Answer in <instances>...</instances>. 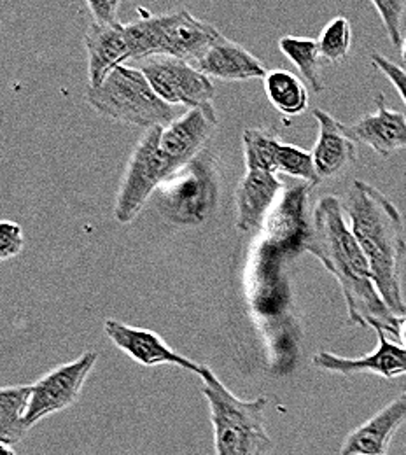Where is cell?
<instances>
[{
    "label": "cell",
    "mask_w": 406,
    "mask_h": 455,
    "mask_svg": "<svg viewBox=\"0 0 406 455\" xmlns=\"http://www.w3.org/2000/svg\"><path fill=\"white\" fill-rule=\"evenodd\" d=\"M387 32L391 44L396 48L403 46V14H405L406 0H370Z\"/></svg>",
    "instance_id": "25"
},
{
    "label": "cell",
    "mask_w": 406,
    "mask_h": 455,
    "mask_svg": "<svg viewBox=\"0 0 406 455\" xmlns=\"http://www.w3.org/2000/svg\"><path fill=\"white\" fill-rule=\"evenodd\" d=\"M140 18L124 25L133 60L175 57L191 65L221 34L214 25L196 20L189 11L179 9L171 14L155 16L139 9Z\"/></svg>",
    "instance_id": "4"
},
{
    "label": "cell",
    "mask_w": 406,
    "mask_h": 455,
    "mask_svg": "<svg viewBox=\"0 0 406 455\" xmlns=\"http://www.w3.org/2000/svg\"><path fill=\"white\" fill-rule=\"evenodd\" d=\"M284 191V182L277 173L247 171L236 186V228L240 231H256L265 227L270 212Z\"/></svg>",
    "instance_id": "15"
},
{
    "label": "cell",
    "mask_w": 406,
    "mask_h": 455,
    "mask_svg": "<svg viewBox=\"0 0 406 455\" xmlns=\"http://www.w3.org/2000/svg\"><path fill=\"white\" fill-rule=\"evenodd\" d=\"M346 216L342 200L333 195L319 198L312 212V228L305 251L319 258L340 284L350 324L382 330L394 339L400 317L384 303L364 251L348 227Z\"/></svg>",
    "instance_id": "1"
},
{
    "label": "cell",
    "mask_w": 406,
    "mask_h": 455,
    "mask_svg": "<svg viewBox=\"0 0 406 455\" xmlns=\"http://www.w3.org/2000/svg\"><path fill=\"white\" fill-rule=\"evenodd\" d=\"M86 100L104 117L146 130L175 121L172 106L156 95L144 72L126 65L117 67L100 86L88 88Z\"/></svg>",
    "instance_id": "6"
},
{
    "label": "cell",
    "mask_w": 406,
    "mask_h": 455,
    "mask_svg": "<svg viewBox=\"0 0 406 455\" xmlns=\"http://www.w3.org/2000/svg\"><path fill=\"white\" fill-rule=\"evenodd\" d=\"M265 92L270 104L284 116L294 117L308 108V90L305 83L288 70H270L265 76Z\"/></svg>",
    "instance_id": "22"
},
{
    "label": "cell",
    "mask_w": 406,
    "mask_h": 455,
    "mask_svg": "<svg viewBox=\"0 0 406 455\" xmlns=\"http://www.w3.org/2000/svg\"><path fill=\"white\" fill-rule=\"evenodd\" d=\"M99 361V352L88 350L76 361L53 368L36 384H32V398L27 411V422L34 427L43 419L60 413L81 396V391Z\"/></svg>",
    "instance_id": "10"
},
{
    "label": "cell",
    "mask_w": 406,
    "mask_h": 455,
    "mask_svg": "<svg viewBox=\"0 0 406 455\" xmlns=\"http://www.w3.org/2000/svg\"><path fill=\"white\" fill-rule=\"evenodd\" d=\"M107 339L123 350L131 361L144 368L155 366H179L195 375L200 373L202 364L191 361L189 357L175 352L174 348L151 330L128 326L116 319H109L104 324Z\"/></svg>",
    "instance_id": "14"
},
{
    "label": "cell",
    "mask_w": 406,
    "mask_h": 455,
    "mask_svg": "<svg viewBox=\"0 0 406 455\" xmlns=\"http://www.w3.org/2000/svg\"><path fill=\"white\" fill-rule=\"evenodd\" d=\"M375 113L362 116L357 123L348 126L350 137L357 144H364L382 158L406 149V116L391 111L386 95L378 93Z\"/></svg>",
    "instance_id": "17"
},
{
    "label": "cell",
    "mask_w": 406,
    "mask_h": 455,
    "mask_svg": "<svg viewBox=\"0 0 406 455\" xmlns=\"http://www.w3.org/2000/svg\"><path fill=\"white\" fill-rule=\"evenodd\" d=\"M23 229L18 223L2 221L0 223V259L7 261L16 258L23 249Z\"/></svg>",
    "instance_id": "26"
},
{
    "label": "cell",
    "mask_w": 406,
    "mask_h": 455,
    "mask_svg": "<svg viewBox=\"0 0 406 455\" xmlns=\"http://www.w3.org/2000/svg\"><path fill=\"white\" fill-rule=\"evenodd\" d=\"M371 63L377 70H380L391 83L393 86L398 90L403 104L406 106V70L403 67H400L398 63H394L393 60H389L380 53H371Z\"/></svg>",
    "instance_id": "27"
},
{
    "label": "cell",
    "mask_w": 406,
    "mask_h": 455,
    "mask_svg": "<svg viewBox=\"0 0 406 455\" xmlns=\"http://www.w3.org/2000/svg\"><path fill=\"white\" fill-rule=\"evenodd\" d=\"M321 57L330 63L344 61L348 57L352 44V27L346 16L333 18L319 37Z\"/></svg>",
    "instance_id": "24"
},
{
    "label": "cell",
    "mask_w": 406,
    "mask_h": 455,
    "mask_svg": "<svg viewBox=\"0 0 406 455\" xmlns=\"http://www.w3.org/2000/svg\"><path fill=\"white\" fill-rule=\"evenodd\" d=\"M279 48L286 57L290 58L292 65L299 70L301 77L308 83L312 92H315V93L324 92L322 77L319 72L321 52H319V43L315 39L288 36L279 41Z\"/></svg>",
    "instance_id": "23"
},
{
    "label": "cell",
    "mask_w": 406,
    "mask_h": 455,
    "mask_svg": "<svg viewBox=\"0 0 406 455\" xmlns=\"http://www.w3.org/2000/svg\"><path fill=\"white\" fill-rule=\"evenodd\" d=\"M90 12L95 20V23H102V25H115L121 23L117 20V11H119V4L121 0H86Z\"/></svg>",
    "instance_id": "28"
},
{
    "label": "cell",
    "mask_w": 406,
    "mask_h": 455,
    "mask_svg": "<svg viewBox=\"0 0 406 455\" xmlns=\"http://www.w3.org/2000/svg\"><path fill=\"white\" fill-rule=\"evenodd\" d=\"M32 398V386H5L0 389V442L14 447L23 442L32 426L27 411Z\"/></svg>",
    "instance_id": "21"
},
{
    "label": "cell",
    "mask_w": 406,
    "mask_h": 455,
    "mask_svg": "<svg viewBox=\"0 0 406 455\" xmlns=\"http://www.w3.org/2000/svg\"><path fill=\"white\" fill-rule=\"evenodd\" d=\"M242 144L247 171L281 172L291 179L308 182L314 188L322 182L312 153L284 144L272 130L247 128L242 135Z\"/></svg>",
    "instance_id": "9"
},
{
    "label": "cell",
    "mask_w": 406,
    "mask_h": 455,
    "mask_svg": "<svg viewBox=\"0 0 406 455\" xmlns=\"http://www.w3.org/2000/svg\"><path fill=\"white\" fill-rule=\"evenodd\" d=\"M218 124L219 121L214 106L205 104L189 109L174 123L165 126L160 140L163 177L169 179L175 172L184 169L202 153H205V148L214 137Z\"/></svg>",
    "instance_id": "11"
},
{
    "label": "cell",
    "mask_w": 406,
    "mask_h": 455,
    "mask_svg": "<svg viewBox=\"0 0 406 455\" xmlns=\"http://www.w3.org/2000/svg\"><path fill=\"white\" fill-rule=\"evenodd\" d=\"M378 345L362 357H342L330 350H321L312 357L315 368L337 375H377L386 380L406 377V348L382 330H375Z\"/></svg>",
    "instance_id": "13"
},
{
    "label": "cell",
    "mask_w": 406,
    "mask_h": 455,
    "mask_svg": "<svg viewBox=\"0 0 406 455\" xmlns=\"http://www.w3.org/2000/svg\"><path fill=\"white\" fill-rule=\"evenodd\" d=\"M394 340L398 341L402 347H405L406 348V315L400 319V324H398V331H396Z\"/></svg>",
    "instance_id": "29"
},
{
    "label": "cell",
    "mask_w": 406,
    "mask_h": 455,
    "mask_svg": "<svg viewBox=\"0 0 406 455\" xmlns=\"http://www.w3.org/2000/svg\"><path fill=\"white\" fill-rule=\"evenodd\" d=\"M160 216L174 227H202L219 202L218 156L202 153L184 169L165 179L156 189Z\"/></svg>",
    "instance_id": "5"
},
{
    "label": "cell",
    "mask_w": 406,
    "mask_h": 455,
    "mask_svg": "<svg viewBox=\"0 0 406 455\" xmlns=\"http://www.w3.org/2000/svg\"><path fill=\"white\" fill-rule=\"evenodd\" d=\"M214 429L216 455H270L274 442L267 431L268 399H240L202 364L198 373Z\"/></svg>",
    "instance_id": "3"
},
{
    "label": "cell",
    "mask_w": 406,
    "mask_h": 455,
    "mask_svg": "<svg viewBox=\"0 0 406 455\" xmlns=\"http://www.w3.org/2000/svg\"><path fill=\"white\" fill-rule=\"evenodd\" d=\"M193 67H196L209 79L221 81H251L268 74L263 61L249 53L238 43L230 41L223 34L203 52Z\"/></svg>",
    "instance_id": "20"
},
{
    "label": "cell",
    "mask_w": 406,
    "mask_h": 455,
    "mask_svg": "<svg viewBox=\"0 0 406 455\" xmlns=\"http://www.w3.org/2000/svg\"><path fill=\"white\" fill-rule=\"evenodd\" d=\"M402 58H403V63H406V37L403 46H402Z\"/></svg>",
    "instance_id": "31"
},
{
    "label": "cell",
    "mask_w": 406,
    "mask_h": 455,
    "mask_svg": "<svg viewBox=\"0 0 406 455\" xmlns=\"http://www.w3.org/2000/svg\"><path fill=\"white\" fill-rule=\"evenodd\" d=\"M140 70L151 83L156 95L171 104H182L189 109L212 104L216 90L189 61L175 57H151L140 61Z\"/></svg>",
    "instance_id": "8"
},
{
    "label": "cell",
    "mask_w": 406,
    "mask_h": 455,
    "mask_svg": "<svg viewBox=\"0 0 406 455\" xmlns=\"http://www.w3.org/2000/svg\"><path fill=\"white\" fill-rule=\"evenodd\" d=\"M88 52V88L100 86L117 67L133 60L123 23H92L84 34Z\"/></svg>",
    "instance_id": "16"
},
{
    "label": "cell",
    "mask_w": 406,
    "mask_h": 455,
    "mask_svg": "<svg viewBox=\"0 0 406 455\" xmlns=\"http://www.w3.org/2000/svg\"><path fill=\"white\" fill-rule=\"evenodd\" d=\"M319 137L312 156L321 179H333L357 162V142L350 137L347 124L322 109H315Z\"/></svg>",
    "instance_id": "19"
},
{
    "label": "cell",
    "mask_w": 406,
    "mask_h": 455,
    "mask_svg": "<svg viewBox=\"0 0 406 455\" xmlns=\"http://www.w3.org/2000/svg\"><path fill=\"white\" fill-rule=\"evenodd\" d=\"M405 424L406 393H402L348 435L340 455H387L394 435Z\"/></svg>",
    "instance_id": "18"
},
{
    "label": "cell",
    "mask_w": 406,
    "mask_h": 455,
    "mask_svg": "<svg viewBox=\"0 0 406 455\" xmlns=\"http://www.w3.org/2000/svg\"><path fill=\"white\" fill-rule=\"evenodd\" d=\"M0 455H16V452H14V449H12L11 445H4V443H2V447H0Z\"/></svg>",
    "instance_id": "30"
},
{
    "label": "cell",
    "mask_w": 406,
    "mask_h": 455,
    "mask_svg": "<svg viewBox=\"0 0 406 455\" xmlns=\"http://www.w3.org/2000/svg\"><path fill=\"white\" fill-rule=\"evenodd\" d=\"M344 209L384 303L396 317H405L402 265L406 238L402 212L380 189L359 179L352 180Z\"/></svg>",
    "instance_id": "2"
},
{
    "label": "cell",
    "mask_w": 406,
    "mask_h": 455,
    "mask_svg": "<svg viewBox=\"0 0 406 455\" xmlns=\"http://www.w3.org/2000/svg\"><path fill=\"white\" fill-rule=\"evenodd\" d=\"M162 132V126L146 130L131 153L115 205V218L121 225H128L139 216L165 179L160 158Z\"/></svg>",
    "instance_id": "7"
},
{
    "label": "cell",
    "mask_w": 406,
    "mask_h": 455,
    "mask_svg": "<svg viewBox=\"0 0 406 455\" xmlns=\"http://www.w3.org/2000/svg\"><path fill=\"white\" fill-rule=\"evenodd\" d=\"M284 191L270 212L263 238L288 258L305 252L312 221H308V195L314 188L303 180L284 182Z\"/></svg>",
    "instance_id": "12"
}]
</instances>
